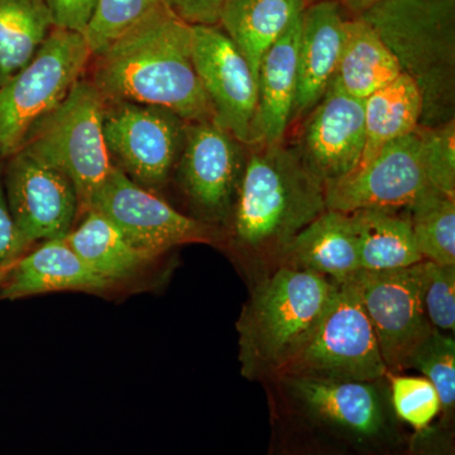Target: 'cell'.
<instances>
[{"label":"cell","mask_w":455,"mask_h":455,"mask_svg":"<svg viewBox=\"0 0 455 455\" xmlns=\"http://www.w3.org/2000/svg\"><path fill=\"white\" fill-rule=\"evenodd\" d=\"M400 65L372 27L359 17L344 22L343 46L333 82L350 97H368L397 79Z\"/></svg>","instance_id":"22"},{"label":"cell","mask_w":455,"mask_h":455,"mask_svg":"<svg viewBox=\"0 0 455 455\" xmlns=\"http://www.w3.org/2000/svg\"><path fill=\"white\" fill-rule=\"evenodd\" d=\"M37 2H44V0H37Z\"/></svg>","instance_id":"39"},{"label":"cell","mask_w":455,"mask_h":455,"mask_svg":"<svg viewBox=\"0 0 455 455\" xmlns=\"http://www.w3.org/2000/svg\"><path fill=\"white\" fill-rule=\"evenodd\" d=\"M104 108L106 101L92 83L80 79L52 112L33 125L20 146L71 180L82 212L89 211L114 167L104 140Z\"/></svg>","instance_id":"5"},{"label":"cell","mask_w":455,"mask_h":455,"mask_svg":"<svg viewBox=\"0 0 455 455\" xmlns=\"http://www.w3.org/2000/svg\"><path fill=\"white\" fill-rule=\"evenodd\" d=\"M333 291L331 278L287 266L257 283L236 322L243 376L278 377L315 331Z\"/></svg>","instance_id":"4"},{"label":"cell","mask_w":455,"mask_h":455,"mask_svg":"<svg viewBox=\"0 0 455 455\" xmlns=\"http://www.w3.org/2000/svg\"><path fill=\"white\" fill-rule=\"evenodd\" d=\"M114 286L86 265L65 238L44 242L16 259L0 286L2 300L57 291H106Z\"/></svg>","instance_id":"19"},{"label":"cell","mask_w":455,"mask_h":455,"mask_svg":"<svg viewBox=\"0 0 455 455\" xmlns=\"http://www.w3.org/2000/svg\"><path fill=\"white\" fill-rule=\"evenodd\" d=\"M388 373L352 277L334 281L331 301L307 343L278 379L373 382Z\"/></svg>","instance_id":"6"},{"label":"cell","mask_w":455,"mask_h":455,"mask_svg":"<svg viewBox=\"0 0 455 455\" xmlns=\"http://www.w3.org/2000/svg\"><path fill=\"white\" fill-rule=\"evenodd\" d=\"M52 28L44 2L0 0V85L31 61Z\"/></svg>","instance_id":"26"},{"label":"cell","mask_w":455,"mask_h":455,"mask_svg":"<svg viewBox=\"0 0 455 455\" xmlns=\"http://www.w3.org/2000/svg\"><path fill=\"white\" fill-rule=\"evenodd\" d=\"M425 259L405 268L359 269L357 286L388 373L405 370L407 359L434 331L424 307Z\"/></svg>","instance_id":"9"},{"label":"cell","mask_w":455,"mask_h":455,"mask_svg":"<svg viewBox=\"0 0 455 455\" xmlns=\"http://www.w3.org/2000/svg\"><path fill=\"white\" fill-rule=\"evenodd\" d=\"M338 2L340 3L341 8L349 11L353 16L358 17L383 0H338Z\"/></svg>","instance_id":"36"},{"label":"cell","mask_w":455,"mask_h":455,"mask_svg":"<svg viewBox=\"0 0 455 455\" xmlns=\"http://www.w3.org/2000/svg\"><path fill=\"white\" fill-rule=\"evenodd\" d=\"M98 0H44L55 28L83 33L89 26Z\"/></svg>","instance_id":"33"},{"label":"cell","mask_w":455,"mask_h":455,"mask_svg":"<svg viewBox=\"0 0 455 455\" xmlns=\"http://www.w3.org/2000/svg\"><path fill=\"white\" fill-rule=\"evenodd\" d=\"M427 185L418 130L383 147L366 166L324 188L326 211L406 209Z\"/></svg>","instance_id":"14"},{"label":"cell","mask_w":455,"mask_h":455,"mask_svg":"<svg viewBox=\"0 0 455 455\" xmlns=\"http://www.w3.org/2000/svg\"><path fill=\"white\" fill-rule=\"evenodd\" d=\"M424 307L431 324L439 331H455V266L425 260Z\"/></svg>","instance_id":"32"},{"label":"cell","mask_w":455,"mask_h":455,"mask_svg":"<svg viewBox=\"0 0 455 455\" xmlns=\"http://www.w3.org/2000/svg\"><path fill=\"white\" fill-rule=\"evenodd\" d=\"M415 368L435 387L442 412L453 414L455 403V341L453 335L433 331L411 353L405 370Z\"/></svg>","instance_id":"28"},{"label":"cell","mask_w":455,"mask_h":455,"mask_svg":"<svg viewBox=\"0 0 455 455\" xmlns=\"http://www.w3.org/2000/svg\"><path fill=\"white\" fill-rule=\"evenodd\" d=\"M391 394L395 412L415 430L427 429L442 412L438 392L425 377L391 376Z\"/></svg>","instance_id":"31"},{"label":"cell","mask_w":455,"mask_h":455,"mask_svg":"<svg viewBox=\"0 0 455 455\" xmlns=\"http://www.w3.org/2000/svg\"><path fill=\"white\" fill-rule=\"evenodd\" d=\"M95 56L92 85L104 101L164 108L185 122L214 119L191 59V25L164 2Z\"/></svg>","instance_id":"1"},{"label":"cell","mask_w":455,"mask_h":455,"mask_svg":"<svg viewBox=\"0 0 455 455\" xmlns=\"http://www.w3.org/2000/svg\"><path fill=\"white\" fill-rule=\"evenodd\" d=\"M68 244L99 276L113 284L133 276L152 257L137 250L104 215L88 211L65 236Z\"/></svg>","instance_id":"25"},{"label":"cell","mask_w":455,"mask_h":455,"mask_svg":"<svg viewBox=\"0 0 455 455\" xmlns=\"http://www.w3.org/2000/svg\"><path fill=\"white\" fill-rule=\"evenodd\" d=\"M250 149L230 218L233 242L256 262L277 267L292 239L326 211L324 187L292 146Z\"/></svg>","instance_id":"2"},{"label":"cell","mask_w":455,"mask_h":455,"mask_svg":"<svg viewBox=\"0 0 455 455\" xmlns=\"http://www.w3.org/2000/svg\"><path fill=\"white\" fill-rule=\"evenodd\" d=\"M292 397L317 423L368 442L379 438L386 427L381 398L371 382L291 377L283 379Z\"/></svg>","instance_id":"16"},{"label":"cell","mask_w":455,"mask_h":455,"mask_svg":"<svg viewBox=\"0 0 455 455\" xmlns=\"http://www.w3.org/2000/svg\"><path fill=\"white\" fill-rule=\"evenodd\" d=\"M20 254L16 227L9 212L4 184H3L2 163H0V265L16 260Z\"/></svg>","instance_id":"35"},{"label":"cell","mask_w":455,"mask_h":455,"mask_svg":"<svg viewBox=\"0 0 455 455\" xmlns=\"http://www.w3.org/2000/svg\"><path fill=\"white\" fill-rule=\"evenodd\" d=\"M307 5L304 0H226L218 26L243 53L257 80L263 56Z\"/></svg>","instance_id":"21"},{"label":"cell","mask_w":455,"mask_h":455,"mask_svg":"<svg viewBox=\"0 0 455 455\" xmlns=\"http://www.w3.org/2000/svg\"><path fill=\"white\" fill-rule=\"evenodd\" d=\"M188 122L164 108L106 101L103 133L114 167L149 191L178 166Z\"/></svg>","instance_id":"8"},{"label":"cell","mask_w":455,"mask_h":455,"mask_svg":"<svg viewBox=\"0 0 455 455\" xmlns=\"http://www.w3.org/2000/svg\"><path fill=\"white\" fill-rule=\"evenodd\" d=\"M366 146L364 100L350 97L331 82L307 116L292 148L323 187L358 169Z\"/></svg>","instance_id":"15"},{"label":"cell","mask_w":455,"mask_h":455,"mask_svg":"<svg viewBox=\"0 0 455 455\" xmlns=\"http://www.w3.org/2000/svg\"><path fill=\"white\" fill-rule=\"evenodd\" d=\"M349 215L358 235L361 269L405 268L424 260L406 209H363Z\"/></svg>","instance_id":"23"},{"label":"cell","mask_w":455,"mask_h":455,"mask_svg":"<svg viewBox=\"0 0 455 455\" xmlns=\"http://www.w3.org/2000/svg\"><path fill=\"white\" fill-rule=\"evenodd\" d=\"M338 0H317L301 14L298 88L291 122L305 118L333 82L343 46V12Z\"/></svg>","instance_id":"17"},{"label":"cell","mask_w":455,"mask_h":455,"mask_svg":"<svg viewBox=\"0 0 455 455\" xmlns=\"http://www.w3.org/2000/svg\"><path fill=\"white\" fill-rule=\"evenodd\" d=\"M191 59L214 121L245 146L253 145L259 92L243 53L220 26H191Z\"/></svg>","instance_id":"13"},{"label":"cell","mask_w":455,"mask_h":455,"mask_svg":"<svg viewBox=\"0 0 455 455\" xmlns=\"http://www.w3.org/2000/svg\"><path fill=\"white\" fill-rule=\"evenodd\" d=\"M167 0H98L97 8L84 32L92 55L101 52L122 33Z\"/></svg>","instance_id":"29"},{"label":"cell","mask_w":455,"mask_h":455,"mask_svg":"<svg viewBox=\"0 0 455 455\" xmlns=\"http://www.w3.org/2000/svg\"><path fill=\"white\" fill-rule=\"evenodd\" d=\"M89 211L104 215L152 259L178 245L212 243L217 238L214 226L176 211L116 167L92 197Z\"/></svg>","instance_id":"10"},{"label":"cell","mask_w":455,"mask_h":455,"mask_svg":"<svg viewBox=\"0 0 455 455\" xmlns=\"http://www.w3.org/2000/svg\"><path fill=\"white\" fill-rule=\"evenodd\" d=\"M301 14L293 18L280 38L265 53L257 75L256 119L253 145L283 143L291 124L293 103L298 88L299 44Z\"/></svg>","instance_id":"18"},{"label":"cell","mask_w":455,"mask_h":455,"mask_svg":"<svg viewBox=\"0 0 455 455\" xmlns=\"http://www.w3.org/2000/svg\"><path fill=\"white\" fill-rule=\"evenodd\" d=\"M406 211L421 257L455 266V199L427 188Z\"/></svg>","instance_id":"27"},{"label":"cell","mask_w":455,"mask_h":455,"mask_svg":"<svg viewBox=\"0 0 455 455\" xmlns=\"http://www.w3.org/2000/svg\"><path fill=\"white\" fill-rule=\"evenodd\" d=\"M167 3L188 25L218 26L226 0H167Z\"/></svg>","instance_id":"34"},{"label":"cell","mask_w":455,"mask_h":455,"mask_svg":"<svg viewBox=\"0 0 455 455\" xmlns=\"http://www.w3.org/2000/svg\"><path fill=\"white\" fill-rule=\"evenodd\" d=\"M278 266L305 269L333 281L352 276L361 269V260L358 235L350 215L323 212L292 239Z\"/></svg>","instance_id":"20"},{"label":"cell","mask_w":455,"mask_h":455,"mask_svg":"<svg viewBox=\"0 0 455 455\" xmlns=\"http://www.w3.org/2000/svg\"><path fill=\"white\" fill-rule=\"evenodd\" d=\"M7 160L3 184L20 253L35 242L65 238L79 212L71 180L22 148Z\"/></svg>","instance_id":"12"},{"label":"cell","mask_w":455,"mask_h":455,"mask_svg":"<svg viewBox=\"0 0 455 455\" xmlns=\"http://www.w3.org/2000/svg\"><path fill=\"white\" fill-rule=\"evenodd\" d=\"M14 262H16V260H12V262L3 263V265H0V286L4 283L5 278L8 277L9 272H11L12 267H13Z\"/></svg>","instance_id":"37"},{"label":"cell","mask_w":455,"mask_h":455,"mask_svg":"<svg viewBox=\"0 0 455 455\" xmlns=\"http://www.w3.org/2000/svg\"><path fill=\"white\" fill-rule=\"evenodd\" d=\"M423 101L415 83L405 74L364 100L366 146L358 169L366 166L392 140L420 127Z\"/></svg>","instance_id":"24"},{"label":"cell","mask_w":455,"mask_h":455,"mask_svg":"<svg viewBox=\"0 0 455 455\" xmlns=\"http://www.w3.org/2000/svg\"><path fill=\"white\" fill-rule=\"evenodd\" d=\"M307 4H310V3L317 2V0H304Z\"/></svg>","instance_id":"38"},{"label":"cell","mask_w":455,"mask_h":455,"mask_svg":"<svg viewBox=\"0 0 455 455\" xmlns=\"http://www.w3.org/2000/svg\"><path fill=\"white\" fill-rule=\"evenodd\" d=\"M92 56L83 33L53 27L31 61L0 85L2 160L17 152L33 125L68 97Z\"/></svg>","instance_id":"7"},{"label":"cell","mask_w":455,"mask_h":455,"mask_svg":"<svg viewBox=\"0 0 455 455\" xmlns=\"http://www.w3.org/2000/svg\"><path fill=\"white\" fill-rule=\"evenodd\" d=\"M245 147L214 119L188 123L176 172L180 187L211 226L232 218L247 161Z\"/></svg>","instance_id":"11"},{"label":"cell","mask_w":455,"mask_h":455,"mask_svg":"<svg viewBox=\"0 0 455 455\" xmlns=\"http://www.w3.org/2000/svg\"><path fill=\"white\" fill-rule=\"evenodd\" d=\"M418 133L427 185L455 199V119L438 127H419Z\"/></svg>","instance_id":"30"},{"label":"cell","mask_w":455,"mask_h":455,"mask_svg":"<svg viewBox=\"0 0 455 455\" xmlns=\"http://www.w3.org/2000/svg\"><path fill=\"white\" fill-rule=\"evenodd\" d=\"M420 92V127L455 116V0H383L358 16Z\"/></svg>","instance_id":"3"}]
</instances>
